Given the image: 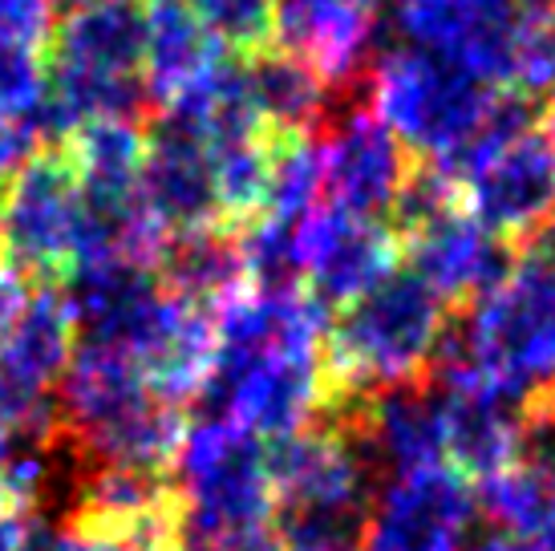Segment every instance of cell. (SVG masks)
<instances>
[{
	"mask_svg": "<svg viewBox=\"0 0 555 551\" xmlns=\"http://www.w3.org/2000/svg\"><path fill=\"white\" fill-rule=\"evenodd\" d=\"M450 317L454 312L410 268H393L370 292L337 308L321 349L317 413L393 385L426 382Z\"/></svg>",
	"mask_w": 555,
	"mask_h": 551,
	"instance_id": "cell-1",
	"label": "cell"
},
{
	"mask_svg": "<svg viewBox=\"0 0 555 551\" xmlns=\"http://www.w3.org/2000/svg\"><path fill=\"white\" fill-rule=\"evenodd\" d=\"M470 366L515 406L555 389V223L531 235L511 272L454 317Z\"/></svg>",
	"mask_w": 555,
	"mask_h": 551,
	"instance_id": "cell-2",
	"label": "cell"
},
{
	"mask_svg": "<svg viewBox=\"0 0 555 551\" xmlns=\"http://www.w3.org/2000/svg\"><path fill=\"white\" fill-rule=\"evenodd\" d=\"M370 110L422 163H447L478 134L499 90L478 86L417 46L382 49L370 65Z\"/></svg>",
	"mask_w": 555,
	"mask_h": 551,
	"instance_id": "cell-3",
	"label": "cell"
},
{
	"mask_svg": "<svg viewBox=\"0 0 555 551\" xmlns=\"http://www.w3.org/2000/svg\"><path fill=\"white\" fill-rule=\"evenodd\" d=\"M179 490L186 503V539H216L276 520V495L263 466V443L240 426L199 413L179 446Z\"/></svg>",
	"mask_w": 555,
	"mask_h": 551,
	"instance_id": "cell-4",
	"label": "cell"
},
{
	"mask_svg": "<svg viewBox=\"0 0 555 551\" xmlns=\"http://www.w3.org/2000/svg\"><path fill=\"white\" fill-rule=\"evenodd\" d=\"M81 187L62 146H37L0 191V256L33 284H65L81 247Z\"/></svg>",
	"mask_w": 555,
	"mask_h": 551,
	"instance_id": "cell-5",
	"label": "cell"
},
{
	"mask_svg": "<svg viewBox=\"0 0 555 551\" xmlns=\"http://www.w3.org/2000/svg\"><path fill=\"white\" fill-rule=\"evenodd\" d=\"M317 151H321V195L328 207L382 223H389L401 187L410 183L414 167L422 163L389 134L365 102L353 98L340 102L333 118L321 126Z\"/></svg>",
	"mask_w": 555,
	"mask_h": 551,
	"instance_id": "cell-6",
	"label": "cell"
},
{
	"mask_svg": "<svg viewBox=\"0 0 555 551\" xmlns=\"http://www.w3.org/2000/svg\"><path fill=\"white\" fill-rule=\"evenodd\" d=\"M459 200L515 252L555 223V142L547 126H531L494 146L459 179Z\"/></svg>",
	"mask_w": 555,
	"mask_h": 551,
	"instance_id": "cell-7",
	"label": "cell"
},
{
	"mask_svg": "<svg viewBox=\"0 0 555 551\" xmlns=\"http://www.w3.org/2000/svg\"><path fill=\"white\" fill-rule=\"evenodd\" d=\"M401 244V264L459 317L482 300L511 272L515 247L478 223L463 203H450L393 231Z\"/></svg>",
	"mask_w": 555,
	"mask_h": 551,
	"instance_id": "cell-8",
	"label": "cell"
},
{
	"mask_svg": "<svg viewBox=\"0 0 555 551\" xmlns=\"http://www.w3.org/2000/svg\"><path fill=\"white\" fill-rule=\"evenodd\" d=\"M475 515V487L450 466L386 478L357 551H463Z\"/></svg>",
	"mask_w": 555,
	"mask_h": 551,
	"instance_id": "cell-9",
	"label": "cell"
},
{
	"mask_svg": "<svg viewBox=\"0 0 555 551\" xmlns=\"http://www.w3.org/2000/svg\"><path fill=\"white\" fill-rule=\"evenodd\" d=\"M300 284L324 308H345L401 264V244L382 219H361L340 207H312L293 228Z\"/></svg>",
	"mask_w": 555,
	"mask_h": 551,
	"instance_id": "cell-10",
	"label": "cell"
},
{
	"mask_svg": "<svg viewBox=\"0 0 555 551\" xmlns=\"http://www.w3.org/2000/svg\"><path fill=\"white\" fill-rule=\"evenodd\" d=\"M524 0H434L398 16L405 46H417L475 77L487 90H515V46Z\"/></svg>",
	"mask_w": 555,
	"mask_h": 551,
	"instance_id": "cell-11",
	"label": "cell"
},
{
	"mask_svg": "<svg viewBox=\"0 0 555 551\" xmlns=\"http://www.w3.org/2000/svg\"><path fill=\"white\" fill-rule=\"evenodd\" d=\"M377 29V0H276L272 49L309 65L340 102H349L357 81L370 74Z\"/></svg>",
	"mask_w": 555,
	"mask_h": 551,
	"instance_id": "cell-12",
	"label": "cell"
},
{
	"mask_svg": "<svg viewBox=\"0 0 555 551\" xmlns=\"http://www.w3.org/2000/svg\"><path fill=\"white\" fill-rule=\"evenodd\" d=\"M139 200L167 235L216 228L211 158L195 134L163 118H146V158L139 170Z\"/></svg>",
	"mask_w": 555,
	"mask_h": 551,
	"instance_id": "cell-13",
	"label": "cell"
},
{
	"mask_svg": "<svg viewBox=\"0 0 555 551\" xmlns=\"http://www.w3.org/2000/svg\"><path fill=\"white\" fill-rule=\"evenodd\" d=\"M53 69L90 77H142L146 53V4L139 0H93L78 4L53 29Z\"/></svg>",
	"mask_w": 555,
	"mask_h": 551,
	"instance_id": "cell-14",
	"label": "cell"
},
{
	"mask_svg": "<svg viewBox=\"0 0 555 551\" xmlns=\"http://www.w3.org/2000/svg\"><path fill=\"white\" fill-rule=\"evenodd\" d=\"M228 53L219 41L186 13L179 0H146V53H142V90L151 114L170 106L191 90L207 69H216Z\"/></svg>",
	"mask_w": 555,
	"mask_h": 551,
	"instance_id": "cell-15",
	"label": "cell"
},
{
	"mask_svg": "<svg viewBox=\"0 0 555 551\" xmlns=\"http://www.w3.org/2000/svg\"><path fill=\"white\" fill-rule=\"evenodd\" d=\"M155 272L175 296H183V300L207 308V312H216L219 305H228L232 296L251 289L240 231L223 228V223L170 235Z\"/></svg>",
	"mask_w": 555,
	"mask_h": 551,
	"instance_id": "cell-16",
	"label": "cell"
},
{
	"mask_svg": "<svg viewBox=\"0 0 555 551\" xmlns=\"http://www.w3.org/2000/svg\"><path fill=\"white\" fill-rule=\"evenodd\" d=\"M244 74L256 118L268 134H317L340 106L337 93L309 65H300L280 49H263L256 57H247Z\"/></svg>",
	"mask_w": 555,
	"mask_h": 551,
	"instance_id": "cell-17",
	"label": "cell"
},
{
	"mask_svg": "<svg viewBox=\"0 0 555 551\" xmlns=\"http://www.w3.org/2000/svg\"><path fill=\"white\" fill-rule=\"evenodd\" d=\"M74 163L81 195L114 200L139 191L146 158V118H90L62 142Z\"/></svg>",
	"mask_w": 555,
	"mask_h": 551,
	"instance_id": "cell-18",
	"label": "cell"
},
{
	"mask_svg": "<svg viewBox=\"0 0 555 551\" xmlns=\"http://www.w3.org/2000/svg\"><path fill=\"white\" fill-rule=\"evenodd\" d=\"M207 158H211V191H216L219 223L232 231H244L268 207L272 134L256 130V134H244V138H228V142L211 146Z\"/></svg>",
	"mask_w": 555,
	"mask_h": 551,
	"instance_id": "cell-19",
	"label": "cell"
},
{
	"mask_svg": "<svg viewBox=\"0 0 555 551\" xmlns=\"http://www.w3.org/2000/svg\"><path fill=\"white\" fill-rule=\"evenodd\" d=\"M179 4L216 37L223 53L256 57L272 49L276 0H179Z\"/></svg>",
	"mask_w": 555,
	"mask_h": 551,
	"instance_id": "cell-20",
	"label": "cell"
},
{
	"mask_svg": "<svg viewBox=\"0 0 555 551\" xmlns=\"http://www.w3.org/2000/svg\"><path fill=\"white\" fill-rule=\"evenodd\" d=\"M49 90V65L41 49L0 41V118L4 123H29Z\"/></svg>",
	"mask_w": 555,
	"mask_h": 551,
	"instance_id": "cell-21",
	"label": "cell"
},
{
	"mask_svg": "<svg viewBox=\"0 0 555 551\" xmlns=\"http://www.w3.org/2000/svg\"><path fill=\"white\" fill-rule=\"evenodd\" d=\"M57 29V0H0V41L46 49Z\"/></svg>",
	"mask_w": 555,
	"mask_h": 551,
	"instance_id": "cell-22",
	"label": "cell"
},
{
	"mask_svg": "<svg viewBox=\"0 0 555 551\" xmlns=\"http://www.w3.org/2000/svg\"><path fill=\"white\" fill-rule=\"evenodd\" d=\"M33 296V280L16 272L13 264H0V341L9 337V329L21 321V312Z\"/></svg>",
	"mask_w": 555,
	"mask_h": 551,
	"instance_id": "cell-23",
	"label": "cell"
},
{
	"mask_svg": "<svg viewBox=\"0 0 555 551\" xmlns=\"http://www.w3.org/2000/svg\"><path fill=\"white\" fill-rule=\"evenodd\" d=\"M37 151V138H33L29 126L21 123H4L0 118V191L9 187V179H13L16 170L25 167V158Z\"/></svg>",
	"mask_w": 555,
	"mask_h": 551,
	"instance_id": "cell-24",
	"label": "cell"
},
{
	"mask_svg": "<svg viewBox=\"0 0 555 551\" xmlns=\"http://www.w3.org/2000/svg\"><path fill=\"white\" fill-rule=\"evenodd\" d=\"M207 551H288V543L276 531V523H260V527H244V531L207 543Z\"/></svg>",
	"mask_w": 555,
	"mask_h": 551,
	"instance_id": "cell-25",
	"label": "cell"
},
{
	"mask_svg": "<svg viewBox=\"0 0 555 551\" xmlns=\"http://www.w3.org/2000/svg\"><path fill=\"white\" fill-rule=\"evenodd\" d=\"M463 551H527V543H519V539L499 531V527H487L478 536H466Z\"/></svg>",
	"mask_w": 555,
	"mask_h": 551,
	"instance_id": "cell-26",
	"label": "cell"
},
{
	"mask_svg": "<svg viewBox=\"0 0 555 551\" xmlns=\"http://www.w3.org/2000/svg\"><path fill=\"white\" fill-rule=\"evenodd\" d=\"M29 511H16L9 520H0V551H21L25 548V536H29Z\"/></svg>",
	"mask_w": 555,
	"mask_h": 551,
	"instance_id": "cell-27",
	"label": "cell"
},
{
	"mask_svg": "<svg viewBox=\"0 0 555 551\" xmlns=\"http://www.w3.org/2000/svg\"><path fill=\"white\" fill-rule=\"evenodd\" d=\"M377 4H389V13L393 16H405V13H417V9L434 4V0H377Z\"/></svg>",
	"mask_w": 555,
	"mask_h": 551,
	"instance_id": "cell-28",
	"label": "cell"
},
{
	"mask_svg": "<svg viewBox=\"0 0 555 551\" xmlns=\"http://www.w3.org/2000/svg\"><path fill=\"white\" fill-rule=\"evenodd\" d=\"M21 507L13 503V495H9V487H4V478H0V520H9V515H16Z\"/></svg>",
	"mask_w": 555,
	"mask_h": 551,
	"instance_id": "cell-29",
	"label": "cell"
},
{
	"mask_svg": "<svg viewBox=\"0 0 555 551\" xmlns=\"http://www.w3.org/2000/svg\"><path fill=\"white\" fill-rule=\"evenodd\" d=\"M543 126H547V134L555 142V90L547 93V106H543Z\"/></svg>",
	"mask_w": 555,
	"mask_h": 551,
	"instance_id": "cell-30",
	"label": "cell"
},
{
	"mask_svg": "<svg viewBox=\"0 0 555 551\" xmlns=\"http://www.w3.org/2000/svg\"><path fill=\"white\" fill-rule=\"evenodd\" d=\"M527 551H555V531H552V536L535 539V543H527Z\"/></svg>",
	"mask_w": 555,
	"mask_h": 551,
	"instance_id": "cell-31",
	"label": "cell"
},
{
	"mask_svg": "<svg viewBox=\"0 0 555 551\" xmlns=\"http://www.w3.org/2000/svg\"><path fill=\"white\" fill-rule=\"evenodd\" d=\"M179 551H207V548H199V543H191V539H186V543Z\"/></svg>",
	"mask_w": 555,
	"mask_h": 551,
	"instance_id": "cell-32",
	"label": "cell"
},
{
	"mask_svg": "<svg viewBox=\"0 0 555 551\" xmlns=\"http://www.w3.org/2000/svg\"><path fill=\"white\" fill-rule=\"evenodd\" d=\"M69 4H74V9H78V4H93V0H69Z\"/></svg>",
	"mask_w": 555,
	"mask_h": 551,
	"instance_id": "cell-33",
	"label": "cell"
},
{
	"mask_svg": "<svg viewBox=\"0 0 555 551\" xmlns=\"http://www.w3.org/2000/svg\"><path fill=\"white\" fill-rule=\"evenodd\" d=\"M324 551H357V548H324Z\"/></svg>",
	"mask_w": 555,
	"mask_h": 551,
	"instance_id": "cell-34",
	"label": "cell"
}]
</instances>
